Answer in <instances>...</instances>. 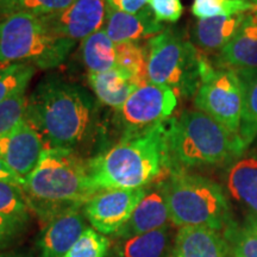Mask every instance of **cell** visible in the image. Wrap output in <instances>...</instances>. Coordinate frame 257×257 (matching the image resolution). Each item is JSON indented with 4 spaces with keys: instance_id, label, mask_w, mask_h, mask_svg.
<instances>
[{
    "instance_id": "cell-37",
    "label": "cell",
    "mask_w": 257,
    "mask_h": 257,
    "mask_svg": "<svg viewBox=\"0 0 257 257\" xmlns=\"http://www.w3.org/2000/svg\"><path fill=\"white\" fill-rule=\"evenodd\" d=\"M0 257H24V256L17 255V253H0Z\"/></svg>"
},
{
    "instance_id": "cell-20",
    "label": "cell",
    "mask_w": 257,
    "mask_h": 257,
    "mask_svg": "<svg viewBox=\"0 0 257 257\" xmlns=\"http://www.w3.org/2000/svg\"><path fill=\"white\" fill-rule=\"evenodd\" d=\"M87 82L100 104L114 111L120 108L138 87L117 68L104 73L87 74Z\"/></svg>"
},
{
    "instance_id": "cell-16",
    "label": "cell",
    "mask_w": 257,
    "mask_h": 257,
    "mask_svg": "<svg viewBox=\"0 0 257 257\" xmlns=\"http://www.w3.org/2000/svg\"><path fill=\"white\" fill-rule=\"evenodd\" d=\"M102 30L115 44L124 42H140L152 38L165 30V25L154 16L149 6L137 14H126L107 5V16Z\"/></svg>"
},
{
    "instance_id": "cell-19",
    "label": "cell",
    "mask_w": 257,
    "mask_h": 257,
    "mask_svg": "<svg viewBox=\"0 0 257 257\" xmlns=\"http://www.w3.org/2000/svg\"><path fill=\"white\" fill-rule=\"evenodd\" d=\"M246 14L199 19L193 27V42L205 51L221 50L236 36Z\"/></svg>"
},
{
    "instance_id": "cell-4",
    "label": "cell",
    "mask_w": 257,
    "mask_h": 257,
    "mask_svg": "<svg viewBox=\"0 0 257 257\" xmlns=\"http://www.w3.org/2000/svg\"><path fill=\"white\" fill-rule=\"evenodd\" d=\"M22 189L29 207L47 219L66 208L82 206L98 193L89 178L87 161L75 153L50 148H44Z\"/></svg>"
},
{
    "instance_id": "cell-5",
    "label": "cell",
    "mask_w": 257,
    "mask_h": 257,
    "mask_svg": "<svg viewBox=\"0 0 257 257\" xmlns=\"http://www.w3.org/2000/svg\"><path fill=\"white\" fill-rule=\"evenodd\" d=\"M162 182L170 221L175 226L208 227L220 232L234 223L226 193L213 180L175 170Z\"/></svg>"
},
{
    "instance_id": "cell-24",
    "label": "cell",
    "mask_w": 257,
    "mask_h": 257,
    "mask_svg": "<svg viewBox=\"0 0 257 257\" xmlns=\"http://www.w3.org/2000/svg\"><path fill=\"white\" fill-rule=\"evenodd\" d=\"M117 67L125 76L140 86L148 81V46L140 42H124L115 44Z\"/></svg>"
},
{
    "instance_id": "cell-21",
    "label": "cell",
    "mask_w": 257,
    "mask_h": 257,
    "mask_svg": "<svg viewBox=\"0 0 257 257\" xmlns=\"http://www.w3.org/2000/svg\"><path fill=\"white\" fill-rule=\"evenodd\" d=\"M117 239L115 257H168L172 253L169 226Z\"/></svg>"
},
{
    "instance_id": "cell-15",
    "label": "cell",
    "mask_w": 257,
    "mask_h": 257,
    "mask_svg": "<svg viewBox=\"0 0 257 257\" xmlns=\"http://www.w3.org/2000/svg\"><path fill=\"white\" fill-rule=\"evenodd\" d=\"M225 181L231 198L246 212V220L257 223V150L229 163Z\"/></svg>"
},
{
    "instance_id": "cell-28",
    "label": "cell",
    "mask_w": 257,
    "mask_h": 257,
    "mask_svg": "<svg viewBox=\"0 0 257 257\" xmlns=\"http://www.w3.org/2000/svg\"><path fill=\"white\" fill-rule=\"evenodd\" d=\"M110 240L94 229H86L63 257H105Z\"/></svg>"
},
{
    "instance_id": "cell-38",
    "label": "cell",
    "mask_w": 257,
    "mask_h": 257,
    "mask_svg": "<svg viewBox=\"0 0 257 257\" xmlns=\"http://www.w3.org/2000/svg\"><path fill=\"white\" fill-rule=\"evenodd\" d=\"M248 2H250V3H252V4L257 5V0H248Z\"/></svg>"
},
{
    "instance_id": "cell-11",
    "label": "cell",
    "mask_w": 257,
    "mask_h": 257,
    "mask_svg": "<svg viewBox=\"0 0 257 257\" xmlns=\"http://www.w3.org/2000/svg\"><path fill=\"white\" fill-rule=\"evenodd\" d=\"M107 16L105 0H76L62 12L41 17L50 35L75 42L102 30Z\"/></svg>"
},
{
    "instance_id": "cell-7",
    "label": "cell",
    "mask_w": 257,
    "mask_h": 257,
    "mask_svg": "<svg viewBox=\"0 0 257 257\" xmlns=\"http://www.w3.org/2000/svg\"><path fill=\"white\" fill-rule=\"evenodd\" d=\"M148 81L172 88L176 95H195L201 82L204 55L174 28L148 41Z\"/></svg>"
},
{
    "instance_id": "cell-1",
    "label": "cell",
    "mask_w": 257,
    "mask_h": 257,
    "mask_svg": "<svg viewBox=\"0 0 257 257\" xmlns=\"http://www.w3.org/2000/svg\"><path fill=\"white\" fill-rule=\"evenodd\" d=\"M25 120L44 148L88 153L105 136L101 104L87 88L60 75H47L28 98Z\"/></svg>"
},
{
    "instance_id": "cell-31",
    "label": "cell",
    "mask_w": 257,
    "mask_h": 257,
    "mask_svg": "<svg viewBox=\"0 0 257 257\" xmlns=\"http://www.w3.org/2000/svg\"><path fill=\"white\" fill-rule=\"evenodd\" d=\"M28 98L23 94L16 95L0 104V138L11 133L25 119Z\"/></svg>"
},
{
    "instance_id": "cell-12",
    "label": "cell",
    "mask_w": 257,
    "mask_h": 257,
    "mask_svg": "<svg viewBox=\"0 0 257 257\" xmlns=\"http://www.w3.org/2000/svg\"><path fill=\"white\" fill-rule=\"evenodd\" d=\"M43 150L44 143L40 134L25 119L0 138V159L22 179L36 168Z\"/></svg>"
},
{
    "instance_id": "cell-2",
    "label": "cell",
    "mask_w": 257,
    "mask_h": 257,
    "mask_svg": "<svg viewBox=\"0 0 257 257\" xmlns=\"http://www.w3.org/2000/svg\"><path fill=\"white\" fill-rule=\"evenodd\" d=\"M166 121L121 138L87 160L89 178L96 191L143 188L163 173L168 175Z\"/></svg>"
},
{
    "instance_id": "cell-29",
    "label": "cell",
    "mask_w": 257,
    "mask_h": 257,
    "mask_svg": "<svg viewBox=\"0 0 257 257\" xmlns=\"http://www.w3.org/2000/svg\"><path fill=\"white\" fill-rule=\"evenodd\" d=\"M75 2L76 0H15L9 8L5 17L17 12H25L37 17H44L64 11Z\"/></svg>"
},
{
    "instance_id": "cell-8",
    "label": "cell",
    "mask_w": 257,
    "mask_h": 257,
    "mask_svg": "<svg viewBox=\"0 0 257 257\" xmlns=\"http://www.w3.org/2000/svg\"><path fill=\"white\" fill-rule=\"evenodd\" d=\"M194 106L230 131L238 134L243 94L236 69L216 67L204 56L201 82L194 95Z\"/></svg>"
},
{
    "instance_id": "cell-14",
    "label": "cell",
    "mask_w": 257,
    "mask_h": 257,
    "mask_svg": "<svg viewBox=\"0 0 257 257\" xmlns=\"http://www.w3.org/2000/svg\"><path fill=\"white\" fill-rule=\"evenodd\" d=\"M170 221L168 204L162 180L148 185L143 198L137 204L131 217L114 234L117 238L142 234L168 226Z\"/></svg>"
},
{
    "instance_id": "cell-13",
    "label": "cell",
    "mask_w": 257,
    "mask_h": 257,
    "mask_svg": "<svg viewBox=\"0 0 257 257\" xmlns=\"http://www.w3.org/2000/svg\"><path fill=\"white\" fill-rule=\"evenodd\" d=\"M85 230V218L79 207L66 208L51 216L38 240L41 257H63Z\"/></svg>"
},
{
    "instance_id": "cell-32",
    "label": "cell",
    "mask_w": 257,
    "mask_h": 257,
    "mask_svg": "<svg viewBox=\"0 0 257 257\" xmlns=\"http://www.w3.org/2000/svg\"><path fill=\"white\" fill-rule=\"evenodd\" d=\"M148 6L152 9L154 16L161 23H175L181 18L184 12L181 0H149Z\"/></svg>"
},
{
    "instance_id": "cell-9",
    "label": "cell",
    "mask_w": 257,
    "mask_h": 257,
    "mask_svg": "<svg viewBox=\"0 0 257 257\" xmlns=\"http://www.w3.org/2000/svg\"><path fill=\"white\" fill-rule=\"evenodd\" d=\"M178 106V95L172 88L150 81L141 83L110 120L112 133L121 138L155 127L167 119Z\"/></svg>"
},
{
    "instance_id": "cell-6",
    "label": "cell",
    "mask_w": 257,
    "mask_h": 257,
    "mask_svg": "<svg viewBox=\"0 0 257 257\" xmlns=\"http://www.w3.org/2000/svg\"><path fill=\"white\" fill-rule=\"evenodd\" d=\"M75 44L50 35L37 16L17 12L0 19V63L30 62L40 69L55 68Z\"/></svg>"
},
{
    "instance_id": "cell-22",
    "label": "cell",
    "mask_w": 257,
    "mask_h": 257,
    "mask_svg": "<svg viewBox=\"0 0 257 257\" xmlns=\"http://www.w3.org/2000/svg\"><path fill=\"white\" fill-rule=\"evenodd\" d=\"M79 54L87 74L104 73L117 67L115 43L104 30L96 31L82 40Z\"/></svg>"
},
{
    "instance_id": "cell-34",
    "label": "cell",
    "mask_w": 257,
    "mask_h": 257,
    "mask_svg": "<svg viewBox=\"0 0 257 257\" xmlns=\"http://www.w3.org/2000/svg\"><path fill=\"white\" fill-rule=\"evenodd\" d=\"M110 8L126 14H137L141 10L147 8L149 0H105Z\"/></svg>"
},
{
    "instance_id": "cell-25",
    "label": "cell",
    "mask_w": 257,
    "mask_h": 257,
    "mask_svg": "<svg viewBox=\"0 0 257 257\" xmlns=\"http://www.w3.org/2000/svg\"><path fill=\"white\" fill-rule=\"evenodd\" d=\"M36 69V66L30 62H16L0 67V104L25 93Z\"/></svg>"
},
{
    "instance_id": "cell-36",
    "label": "cell",
    "mask_w": 257,
    "mask_h": 257,
    "mask_svg": "<svg viewBox=\"0 0 257 257\" xmlns=\"http://www.w3.org/2000/svg\"><path fill=\"white\" fill-rule=\"evenodd\" d=\"M15 0H0V19L4 18L10 6Z\"/></svg>"
},
{
    "instance_id": "cell-23",
    "label": "cell",
    "mask_w": 257,
    "mask_h": 257,
    "mask_svg": "<svg viewBox=\"0 0 257 257\" xmlns=\"http://www.w3.org/2000/svg\"><path fill=\"white\" fill-rule=\"evenodd\" d=\"M243 94L239 137L248 148L257 138V68L236 69Z\"/></svg>"
},
{
    "instance_id": "cell-33",
    "label": "cell",
    "mask_w": 257,
    "mask_h": 257,
    "mask_svg": "<svg viewBox=\"0 0 257 257\" xmlns=\"http://www.w3.org/2000/svg\"><path fill=\"white\" fill-rule=\"evenodd\" d=\"M28 218L0 214V249L4 248L21 233Z\"/></svg>"
},
{
    "instance_id": "cell-3",
    "label": "cell",
    "mask_w": 257,
    "mask_h": 257,
    "mask_svg": "<svg viewBox=\"0 0 257 257\" xmlns=\"http://www.w3.org/2000/svg\"><path fill=\"white\" fill-rule=\"evenodd\" d=\"M168 172L231 163L246 152L242 138L202 111L166 121Z\"/></svg>"
},
{
    "instance_id": "cell-10",
    "label": "cell",
    "mask_w": 257,
    "mask_h": 257,
    "mask_svg": "<svg viewBox=\"0 0 257 257\" xmlns=\"http://www.w3.org/2000/svg\"><path fill=\"white\" fill-rule=\"evenodd\" d=\"M144 193L146 187L101 189L85 202L83 213L99 233L115 234L131 217Z\"/></svg>"
},
{
    "instance_id": "cell-26",
    "label": "cell",
    "mask_w": 257,
    "mask_h": 257,
    "mask_svg": "<svg viewBox=\"0 0 257 257\" xmlns=\"http://www.w3.org/2000/svg\"><path fill=\"white\" fill-rule=\"evenodd\" d=\"M233 257H257V223L246 220L243 226L233 223L224 231Z\"/></svg>"
},
{
    "instance_id": "cell-18",
    "label": "cell",
    "mask_w": 257,
    "mask_h": 257,
    "mask_svg": "<svg viewBox=\"0 0 257 257\" xmlns=\"http://www.w3.org/2000/svg\"><path fill=\"white\" fill-rule=\"evenodd\" d=\"M217 66L257 68V8L246 14L236 36L220 50Z\"/></svg>"
},
{
    "instance_id": "cell-30",
    "label": "cell",
    "mask_w": 257,
    "mask_h": 257,
    "mask_svg": "<svg viewBox=\"0 0 257 257\" xmlns=\"http://www.w3.org/2000/svg\"><path fill=\"white\" fill-rule=\"evenodd\" d=\"M29 204L21 186L0 181V214L28 218Z\"/></svg>"
},
{
    "instance_id": "cell-17",
    "label": "cell",
    "mask_w": 257,
    "mask_h": 257,
    "mask_svg": "<svg viewBox=\"0 0 257 257\" xmlns=\"http://www.w3.org/2000/svg\"><path fill=\"white\" fill-rule=\"evenodd\" d=\"M229 245L219 231L200 226L180 227L170 257H227Z\"/></svg>"
},
{
    "instance_id": "cell-27",
    "label": "cell",
    "mask_w": 257,
    "mask_h": 257,
    "mask_svg": "<svg viewBox=\"0 0 257 257\" xmlns=\"http://www.w3.org/2000/svg\"><path fill=\"white\" fill-rule=\"evenodd\" d=\"M257 8L248 0H194L192 14L198 19L246 14Z\"/></svg>"
},
{
    "instance_id": "cell-35",
    "label": "cell",
    "mask_w": 257,
    "mask_h": 257,
    "mask_svg": "<svg viewBox=\"0 0 257 257\" xmlns=\"http://www.w3.org/2000/svg\"><path fill=\"white\" fill-rule=\"evenodd\" d=\"M0 181L10 182V184H15L18 186H23L24 179H22L17 173H15L6 163L0 159Z\"/></svg>"
}]
</instances>
